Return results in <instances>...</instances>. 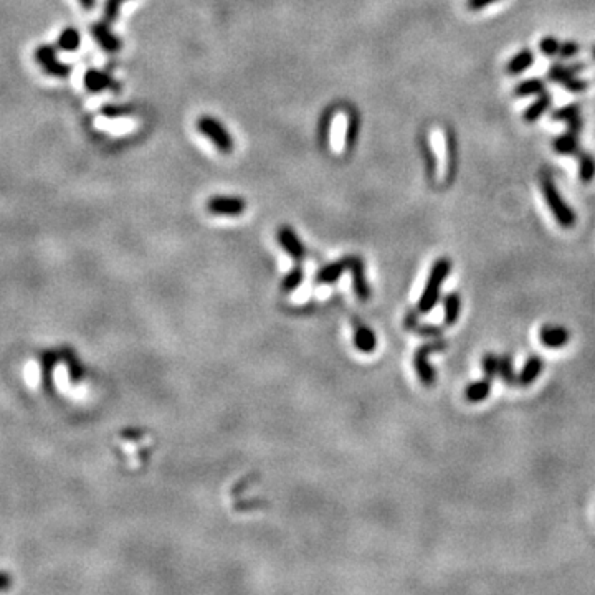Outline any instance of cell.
<instances>
[{
	"mask_svg": "<svg viewBox=\"0 0 595 595\" xmlns=\"http://www.w3.org/2000/svg\"><path fill=\"white\" fill-rule=\"evenodd\" d=\"M450 271H452V262H450L448 258H439V260L433 263L427 284H425L422 296H420L419 304H416V309H419L420 314L430 313L437 306V303H439L441 286H443Z\"/></svg>",
	"mask_w": 595,
	"mask_h": 595,
	"instance_id": "cell-1",
	"label": "cell"
},
{
	"mask_svg": "<svg viewBox=\"0 0 595 595\" xmlns=\"http://www.w3.org/2000/svg\"><path fill=\"white\" fill-rule=\"evenodd\" d=\"M351 258L352 257H344V258H341V260L322 266L316 275V283L331 284V283L338 282V280L341 278V275L344 273V271L351 270Z\"/></svg>",
	"mask_w": 595,
	"mask_h": 595,
	"instance_id": "cell-13",
	"label": "cell"
},
{
	"mask_svg": "<svg viewBox=\"0 0 595 595\" xmlns=\"http://www.w3.org/2000/svg\"><path fill=\"white\" fill-rule=\"evenodd\" d=\"M276 238H278L280 245L283 246V250L286 252L293 260H296L300 263L301 260H304L306 257V248L304 245L301 244V240L298 238L296 232L293 230L291 227H288V225H283V227H280L278 233H276Z\"/></svg>",
	"mask_w": 595,
	"mask_h": 595,
	"instance_id": "cell-9",
	"label": "cell"
},
{
	"mask_svg": "<svg viewBox=\"0 0 595 595\" xmlns=\"http://www.w3.org/2000/svg\"><path fill=\"white\" fill-rule=\"evenodd\" d=\"M498 371H500V357L496 354H493V352H486V354L483 356L484 377L495 381V377L498 376Z\"/></svg>",
	"mask_w": 595,
	"mask_h": 595,
	"instance_id": "cell-29",
	"label": "cell"
},
{
	"mask_svg": "<svg viewBox=\"0 0 595 595\" xmlns=\"http://www.w3.org/2000/svg\"><path fill=\"white\" fill-rule=\"evenodd\" d=\"M122 2L125 0H106L104 3V20L106 22H113V20H116L119 7L122 6Z\"/></svg>",
	"mask_w": 595,
	"mask_h": 595,
	"instance_id": "cell-32",
	"label": "cell"
},
{
	"mask_svg": "<svg viewBox=\"0 0 595 595\" xmlns=\"http://www.w3.org/2000/svg\"><path fill=\"white\" fill-rule=\"evenodd\" d=\"M539 48H541L542 52L547 55V57H554V55H558L560 52L559 42L552 37L542 38L541 44H539Z\"/></svg>",
	"mask_w": 595,
	"mask_h": 595,
	"instance_id": "cell-31",
	"label": "cell"
},
{
	"mask_svg": "<svg viewBox=\"0 0 595 595\" xmlns=\"http://www.w3.org/2000/svg\"><path fill=\"white\" fill-rule=\"evenodd\" d=\"M577 52H579V45L574 44V42H567V44L560 45L559 55H562L564 58H569V57H574Z\"/></svg>",
	"mask_w": 595,
	"mask_h": 595,
	"instance_id": "cell-34",
	"label": "cell"
},
{
	"mask_svg": "<svg viewBox=\"0 0 595 595\" xmlns=\"http://www.w3.org/2000/svg\"><path fill=\"white\" fill-rule=\"evenodd\" d=\"M403 326H405V329L412 331V333L419 334V336H425V338H440L441 336V327L439 326H420L419 324V318H416V314L414 311L407 313L405 314V320H403Z\"/></svg>",
	"mask_w": 595,
	"mask_h": 595,
	"instance_id": "cell-18",
	"label": "cell"
},
{
	"mask_svg": "<svg viewBox=\"0 0 595 595\" xmlns=\"http://www.w3.org/2000/svg\"><path fill=\"white\" fill-rule=\"evenodd\" d=\"M91 35L96 38L101 48L106 50L108 53H116L121 50V40L109 30L108 22H98L91 25Z\"/></svg>",
	"mask_w": 595,
	"mask_h": 595,
	"instance_id": "cell-11",
	"label": "cell"
},
{
	"mask_svg": "<svg viewBox=\"0 0 595 595\" xmlns=\"http://www.w3.org/2000/svg\"><path fill=\"white\" fill-rule=\"evenodd\" d=\"M354 324H356V331H354L356 347L360 352H364V354H371V352L376 351V346H377L376 334L372 333L371 327L363 324V322L356 321Z\"/></svg>",
	"mask_w": 595,
	"mask_h": 595,
	"instance_id": "cell-15",
	"label": "cell"
},
{
	"mask_svg": "<svg viewBox=\"0 0 595 595\" xmlns=\"http://www.w3.org/2000/svg\"><path fill=\"white\" fill-rule=\"evenodd\" d=\"M539 339L547 349H560L571 341V333L564 326L546 324L539 329Z\"/></svg>",
	"mask_w": 595,
	"mask_h": 595,
	"instance_id": "cell-10",
	"label": "cell"
},
{
	"mask_svg": "<svg viewBox=\"0 0 595 595\" xmlns=\"http://www.w3.org/2000/svg\"><path fill=\"white\" fill-rule=\"evenodd\" d=\"M594 57H595V48H594Z\"/></svg>",
	"mask_w": 595,
	"mask_h": 595,
	"instance_id": "cell-38",
	"label": "cell"
},
{
	"mask_svg": "<svg viewBox=\"0 0 595 595\" xmlns=\"http://www.w3.org/2000/svg\"><path fill=\"white\" fill-rule=\"evenodd\" d=\"M579 70L580 65H574L569 68L562 65H554L549 70V80L556 83H562L564 86L571 89V91H584V89L587 88V83L576 78V73Z\"/></svg>",
	"mask_w": 595,
	"mask_h": 595,
	"instance_id": "cell-7",
	"label": "cell"
},
{
	"mask_svg": "<svg viewBox=\"0 0 595 595\" xmlns=\"http://www.w3.org/2000/svg\"><path fill=\"white\" fill-rule=\"evenodd\" d=\"M542 192L546 197L547 205H549L551 212L554 214L558 222L562 225L564 228H571L576 223V215H574L572 208L567 205L560 197L559 190L556 189V185L552 184L549 178H544L542 181Z\"/></svg>",
	"mask_w": 595,
	"mask_h": 595,
	"instance_id": "cell-3",
	"label": "cell"
},
{
	"mask_svg": "<svg viewBox=\"0 0 595 595\" xmlns=\"http://www.w3.org/2000/svg\"><path fill=\"white\" fill-rule=\"evenodd\" d=\"M542 369H544L542 357H539L538 354H533L528 360H526L522 371L518 374V385L529 387L539 376H541Z\"/></svg>",
	"mask_w": 595,
	"mask_h": 595,
	"instance_id": "cell-14",
	"label": "cell"
},
{
	"mask_svg": "<svg viewBox=\"0 0 595 595\" xmlns=\"http://www.w3.org/2000/svg\"><path fill=\"white\" fill-rule=\"evenodd\" d=\"M495 2L496 0H468V8L470 10H482V8Z\"/></svg>",
	"mask_w": 595,
	"mask_h": 595,
	"instance_id": "cell-35",
	"label": "cell"
},
{
	"mask_svg": "<svg viewBox=\"0 0 595 595\" xmlns=\"http://www.w3.org/2000/svg\"><path fill=\"white\" fill-rule=\"evenodd\" d=\"M445 309V326L457 324L461 311V296L458 293H450L443 298Z\"/></svg>",
	"mask_w": 595,
	"mask_h": 595,
	"instance_id": "cell-20",
	"label": "cell"
},
{
	"mask_svg": "<svg viewBox=\"0 0 595 595\" xmlns=\"http://www.w3.org/2000/svg\"><path fill=\"white\" fill-rule=\"evenodd\" d=\"M60 356H62V360H65V364L68 365L70 381L73 382V384H78V382L84 377V367L78 360V357H76L73 349H70V347H63V349L60 351Z\"/></svg>",
	"mask_w": 595,
	"mask_h": 595,
	"instance_id": "cell-19",
	"label": "cell"
},
{
	"mask_svg": "<svg viewBox=\"0 0 595 595\" xmlns=\"http://www.w3.org/2000/svg\"><path fill=\"white\" fill-rule=\"evenodd\" d=\"M498 376L501 377V379H503L506 385H509V387L518 385V376H516V371H514V367H513V357L509 354L500 356Z\"/></svg>",
	"mask_w": 595,
	"mask_h": 595,
	"instance_id": "cell-22",
	"label": "cell"
},
{
	"mask_svg": "<svg viewBox=\"0 0 595 595\" xmlns=\"http://www.w3.org/2000/svg\"><path fill=\"white\" fill-rule=\"evenodd\" d=\"M552 118L559 119V121H565L569 125V129L579 131L580 129V118H579V106L571 104L565 106L562 109H558Z\"/></svg>",
	"mask_w": 595,
	"mask_h": 595,
	"instance_id": "cell-21",
	"label": "cell"
},
{
	"mask_svg": "<svg viewBox=\"0 0 595 595\" xmlns=\"http://www.w3.org/2000/svg\"><path fill=\"white\" fill-rule=\"evenodd\" d=\"M246 203L240 197H223V195H217V197L208 199L207 210L214 215L222 217H237L245 212Z\"/></svg>",
	"mask_w": 595,
	"mask_h": 595,
	"instance_id": "cell-6",
	"label": "cell"
},
{
	"mask_svg": "<svg viewBox=\"0 0 595 595\" xmlns=\"http://www.w3.org/2000/svg\"><path fill=\"white\" fill-rule=\"evenodd\" d=\"M10 585H12L10 576H8L7 572H0V590L10 589Z\"/></svg>",
	"mask_w": 595,
	"mask_h": 595,
	"instance_id": "cell-36",
	"label": "cell"
},
{
	"mask_svg": "<svg viewBox=\"0 0 595 595\" xmlns=\"http://www.w3.org/2000/svg\"><path fill=\"white\" fill-rule=\"evenodd\" d=\"M38 360H40V369H42V389L45 394L52 395L55 394V384H53V372L57 364L62 360L60 352L55 351H42L38 354Z\"/></svg>",
	"mask_w": 595,
	"mask_h": 595,
	"instance_id": "cell-8",
	"label": "cell"
},
{
	"mask_svg": "<svg viewBox=\"0 0 595 595\" xmlns=\"http://www.w3.org/2000/svg\"><path fill=\"white\" fill-rule=\"evenodd\" d=\"M554 149L560 154H576L577 152V131L569 129L564 136L554 141Z\"/></svg>",
	"mask_w": 595,
	"mask_h": 595,
	"instance_id": "cell-25",
	"label": "cell"
},
{
	"mask_svg": "<svg viewBox=\"0 0 595 595\" xmlns=\"http://www.w3.org/2000/svg\"><path fill=\"white\" fill-rule=\"evenodd\" d=\"M84 86H86L88 91L100 93V91H103V89L113 88L114 82H113L111 76H109L108 73H104V71L88 70L86 75H84Z\"/></svg>",
	"mask_w": 595,
	"mask_h": 595,
	"instance_id": "cell-17",
	"label": "cell"
},
{
	"mask_svg": "<svg viewBox=\"0 0 595 595\" xmlns=\"http://www.w3.org/2000/svg\"><path fill=\"white\" fill-rule=\"evenodd\" d=\"M551 104V96L546 95V93H542L541 98L539 100L534 101L533 106H529L528 109H526L524 113V121L526 122H534L538 121L539 116H542L544 113L547 111V108H549Z\"/></svg>",
	"mask_w": 595,
	"mask_h": 595,
	"instance_id": "cell-24",
	"label": "cell"
},
{
	"mask_svg": "<svg viewBox=\"0 0 595 595\" xmlns=\"http://www.w3.org/2000/svg\"><path fill=\"white\" fill-rule=\"evenodd\" d=\"M197 129L199 133L205 136L207 139H210L215 144V147L219 149L223 154H230L233 151V139L228 134V131L212 116H202L197 121Z\"/></svg>",
	"mask_w": 595,
	"mask_h": 595,
	"instance_id": "cell-4",
	"label": "cell"
},
{
	"mask_svg": "<svg viewBox=\"0 0 595 595\" xmlns=\"http://www.w3.org/2000/svg\"><path fill=\"white\" fill-rule=\"evenodd\" d=\"M133 111V108L131 106H114V104H108L103 108V114L108 118H119V116H126V114H129Z\"/></svg>",
	"mask_w": 595,
	"mask_h": 595,
	"instance_id": "cell-33",
	"label": "cell"
},
{
	"mask_svg": "<svg viewBox=\"0 0 595 595\" xmlns=\"http://www.w3.org/2000/svg\"><path fill=\"white\" fill-rule=\"evenodd\" d=\"M304 273H303V268L301 266H295L293 270L283 278L282 282V290L283 293H293L296 290L298 286H300L301 283H303Z\"/></svg>",
	"mask_w": 595,
	"mask_h": 595,
	"instance_id": "cell-27",
	"label": "cell"
},
{
	"mask_svg": "<svg viewBox=\"0 0 595 595\" xmlns=\"http://www.w3.org/2000/svg\"><path fill=\"white\" fill-rule=\"evenodd\" d=\"M546 84H544L539 78H531L528 82H522L520 86L516 88V96H531V95H542Z\"/></svg>",
	"mask_w": 595,
	"mask_h": 595,
	"instance_id": "cell-28",
	"label": "cell"
},
{
	"mask_svg": "<svg viewBox=\"0 0 595 595\" xmlns=\"http://www.w3.org/2000/svg\"><path fill=\"white\" fill-rule=\"evenodd\" d=\"M351 273H352V283H354V291L357 298L363 301H367L369 298H371V286H369L367 280H365L363 258L359 257L351 258Z\"/></svg>",
	"mask_w": 595,
	"mask_h": 595,
	"instance_id": "cell-12",
	"label": "cell"
},
{
	"mask_svg": "<svg viewBox=\"0 0 595 595\" xmlns=\"http://www.w3.org/2000/svg\"><path fill=\"white\" fill-rule=\"evenodd\" d=\"M580 178L584 182H590L595 176V159L589 154H580Z\"/></svg>",
	"mask_w": 595,
	"mask_h": 595,
	"instance_id": "cell-30",
	"label": "cell"
},
{
	"mask_svg": "<svg viewBox=\"0 0 595 595\" xmlns=\"http://www.w3.org/2000/svg\"><path fill=\"white\" fill-rule=\"evenodd\" d=\"M446 347H448V344H446V341H443V339H440V341L423 344V346H420L419 349H416L414 356V365H415L416 376H419V379L423 385L432 387L437 381L435 369H433L432 364L428 363V356H430L432 352L445 351Z\"/></svg>",
	"mask_w": 595,
	"mask_h": 595,
	"instance_id": "cell-2",
	"label": "cell"
},
{
	"mask_svg": "<svg viewBox=\"0 0 595 595\" xmlns=\"http://www.w3.org/2000/svg\"><path fill=\"white\" fill-rule=\"evenodd\" d=\"M82 45V37L76 28H65L58 37V46L65 52H75Z\"/></svg>",
	"mask_w": 595,
	"mask_h": 595,
	"instance_id": "cell-23",
	"label": "cell"
},
{
	"mask_svg": "<svg viewBox=\"0 0 595 595\" xmlns=\"http://www.w3.org/2000/svg\"><path fill=\"white\" fill-rule=\"evenodd\" d=\"M35 60L48 75L58 76V78H65L71 73V66L65 65L57 58V52H55L53 46L50 45H42L35 50Z\"/></svg>",
	"mask_w": 595,
	"mask_h": 595,
	"instance_id": "cell-5",
	"label": "cell"
},
{
	"mask_svg": "<svg viewBox=\"0 0 595 595\" xmlns=\"http://www.w3.org/2000/svg\"><path fill=\"white\" fill-rule=\"evenodd\" d=\"M533 62H534L533 52H531V50H522V52L518 53L516 57L508 63V71L513 75L521 73V71H524L526 68H529Z\"/></svg>",
	"mask_w": 595,
	"mask_h": 595,
	"instance_id": "cell-26",
	"label": "cell"
},
{
	"mask_svg": "<svg viewBox=\"0 0 595 595\" xmlns=\"http://www.w3.org/2000/svg\"><path fill=\"white\" fill-rule=\"evenodd\" d=\"M491 389H493V381L488 379V377H483L482 381L471 382V384L466 385L465 399L471 403L483 402L486 401L488 395L491 394Z\"/></svg>",
	"mask_w": 595,
	"mask_h": 595,
	"instance_id": "cell-16",
	"label": "cell"
},
{
	"mask_svg": "<svg viewBox=\"0 0 595 595\" xmlns=\"http://www.w3.org/2000/svg\"><path fill=\"white\" fill-rule=\"evenodd\" d=\"M80 3H82V6H83L84 8H86V10H89V8L95 7L96 0H80Z\"/></svg>",
	"mask_w": 595,
	"mask_h": 595,
	"instance_id": "cell-37",
	"label": "cell"
}]
</instances>
